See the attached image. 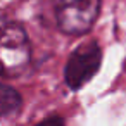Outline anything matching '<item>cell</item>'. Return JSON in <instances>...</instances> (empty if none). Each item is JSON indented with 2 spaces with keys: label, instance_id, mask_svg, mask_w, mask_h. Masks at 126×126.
Instances as JSON below:
<instances>
[{
  "label": "cell",
  "instance_id": "1",
  "mask_svg": "<svg viewBox=\"0 0 126 126\" xmlns=\"http://www.w3.org/2000/svg\"><path fill=\"white\" fill-rule=\"evenodd\" d=\"M33 48L26 28L11 17H0V78H19L31 64Z\"/></svg>",
  "mask_w": 126,
  "mask_h": 126
},
{
  "label": "cell",
  "instance_id": "2",
  "mask_svg": "<svg viewBox=\"0 0 126 126\" xmlns=\"http://www.w3.org/2000/svg\"><path fill=\"white\" fill-rule=\"evenodd\" d=\"M102 9V0H54L55 24L67 36L92 31Z\"/></svg>",
  "mask_w": 126,
  "mask_h": 126
},
{
  "label": "cell",
  "instance_id": "3",
  "mask_svg": "<svg viewBox=\"0 0 126 126\" xmlns=\"http://www.w3.org/2000/svg\"><path fill=\"white\" fill-rule=\"evenodd\" d=\"M104 52L97 40L78 45L66 59L64 64V85L71 92L81 90L88 85L102 67Z\"/></svg>",
  "mask_w": 126,
  "mask_h": 126
},
{
  "label": "cell",
  "instance_id": "4",
  "mask_svg": "<svg viewBox=\"0 0 126 126\" xmlns=\"http://www.w3.org/2000/svg\"><path fill=\"white\" fill-rule=\"evenodd\" d=\"M23 107V95L7 83H0V119L17 114Z\"/></svg>",
  "mask_w": 126,
  "mask_h": 126
},
{
  "label": "cell",
  "instance_id": "5",
  "mask_svg": "<svg viewBox=\"0 0 126 126\" xmlns=\"http://www.w3.org/2000/svg\"><path fill=\"white\" fill-rule=\"evenodd\" d=\"M33 126H66V119L61 114H48L47 117L35 123Z\"/></svg>",
  "mask_w": 126,
  "mask_h": 126
}]
</instances>
